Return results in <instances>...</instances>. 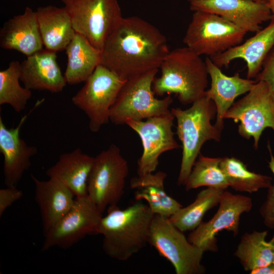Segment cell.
Listing matches in <instances>:
<instances>
[{
    "label": "cell",
    "instance_id": "1",
    "mask_svg": "<svg viewBox=\"0 0 274 274\" xmlns=\"http://www.w3.org/2000/svg\"><path fill=\"white\" fill-rule=\"evenodd\" d=\"M169 51L154 25L138 16L123 17L104 45L101 64L127 80L159 69Z\"/></svg>",
    "mask_w": 274,
    "mask_h": 274
},
{
    "label": "cell",
    "instance_id": "2",
    "mask_svg": "<svg viewBox=\"0 0 274 274\" xmlns=\"http://www.w3.org/2000/svg\"><path fill=\"white\" fill-rule=\"evenodd\" d=\"M154 214L142 201L124 209L117 205L109 207L102 216L98 234L102 236V247L110 257L128 260L148 244L149 233Z\"/></svg>",
    "mask_w": 274,
    "mask_h": 274
},
{
    "label": "cell",
    "instance_id": "3",
    "mask_svg": "<svg viewBox=\"0 0 274 274\" xmlns=\"http://www.w3.org/2000/svg\"><path fill=\"white\" fill-rule=\"evenodd\" d=\"M159 68L160 76L155 78L152 86L155 95L174 93L184 105L204 95L209 76L205 60L188 47L169 51Z\"/></svg>",
    "mask_w": 274,
    "mask_h": 274
},
{
    "label": "cell",
    "instance_id": "4",
    "mask_svg": "<svg viewBox=\"0 0 274 274\" xmlns=\"http://www.w3.org/2000/svg\"><path fill=\"white\" fill-rule=\"evenodd\" d=\"M170 111L177 120L176 133L182 145L178 184L185 185L204 143L209 140L219 142L222 130L211 124L216 107L205 94L187 109L176 108Z\"/></svg>",
    "mask_w": 274,
    "mask_h": 274
},
{
    "label": "cell",
    "instance_id": "5",
    "mask_svg": "<svg viewBox=\"0 0 274 274\" xmlns=\"http://www.w3.org/2000/svg\"><path fill=\"white\" fill-rule=\"evenodd\" d=\"M158 69L127 80L121 88L110 113V121L123 125L130 120L141 121L170 112V95L162 99L155 96L152 86Z\"/></svg>",
    "mask_w": 274,
    "mask_h": 274
},
{
    "label": "cell",
    "instance_id": "6",
    "mask_svg": "<svg viewBox=\"0 0 274 274\" xmlns=\"http://www.w3.org/2000/svg\"><path fill=\"white\" fill-rule=\"evenodd\" d=\"M246 32L223 17L208 12H194L183 43L198 55L211 58L241 44Z\"/></svg>",
    "mask_w": 274,
    "mask_h": 274
},
{
    "label": "cell",
    "instance_id": "7",
    "mask_svg": "<svg viewBox=\"0 0 274 274\" xmlns=\"http://www.w3.org/2000/svg\"><path fill=\"white\" fill-rule=\"evenodd\" d=\"M128 173L127 161L115 145L111 144L94 157L87 195L102 213L109 207L117 205L121 199Z\"/></svg>",
    "mask_w": 274,
    "mask_h": 274
},
{
    "label": "cell",
    "instance_id": "8",
    "mask_svg": "<svg viewBox=\"0 0 274 274\" xmlns=\"http://www.w3.org/2000/svg\"><path fill=\"white\" fill-rule=\"evenodd\" d=\"M126 81L100 64L73 96L72 103L88 117L91 131L109 122L111 108Z\"/></svg>",
    "mask_w": 274,
    "mask_h": 274
},
{
    "label": "cell",
    "instance_id": "9",
    "mask_svg": "<svg viewBox=\"0 0 274 274\" xmlns=\"http://www.w3.org/2000/svg\"><path fill=\"white\" fill-rule=\"evenodd\" d=\"M76 33L101 51L123 17L117 0H61Z\"/></svg>",
    "mask_w": 274,
    "mask_h": 274
},
{
    "label": "cell",
    "instance_id": "10",
    "mask_svg": "<svg viewBox=\"0 0 274 274\" xmlns=\"http://www.w3.org/2000/svg\"><path fill=\"white\" fill-rule=\"evenodd\" d=\"M148 244L170 262L177 274H200L205 271L201 263L203 252L191 244L168 218L154 215Z\"/></svg>",
    "mask_w": 274,
    "mask_h": 274
},
{
    "label": "cell",
    "instance_id": "11",
    "mask_svg": "<svg viewBox=\"0 0 274 274\" xmlns=\"http://www.w3.org/2000/svg\"><path fill=\"white\" fill-rule=\"evenodd\" d=\"M224 119L239 122V134L248 140L253 138L257 149L262 132L268 127L274 132V98L267 84L256 81L245 96L233 103Z\"/></svg>",
    "mask_w": 274,
    "mask_h": 274
},
{
    "label": "cell",
    "instance_id": "12",
    "mask_svg": "<svg viewBox=\"0 0 274 274\" xmlns=\"http://www.w3.org/2000/svg\"><path fill=\"white\" fill-rule=\"evenodd\" d=\"M102 216L88 195L76 197L71 209L44 235L42 251L67 249L87 235L98 234Z\"/></svg>",
    "mask_w": 274,
    "mask_h": 274
},
{
    "label": "cell",
    "instance_id": "13",
    "mask_svg": "<svg viewBox=\"0 0 274 274\" xmlns=\"http://www.w3.org/2000/svg\"><path fill=\"white\" fill-rule=\"evenodd\" d=\"M219 204L213 217L207 222H202L188 237L191 244L203 252L218 250L216 236L220 231L226 230L236 236L241 215L249 212L252 207L250 197L233 194L226 190L222 193Z\"/></svg>",
    "mask_w": 274,
    "mask_h": 274
},
{
    "label": "cell",
    "instance_id": "14",
    "mask_svg": "<svg viewBox=\"0 0 274 274\" xmlns=\"http://www.w3.org/2000/svg\"><path fill=\"white\" fill-rule=\"evenodd\" d=\"M174 119L170 111L146 121L130 120L126 122L125 124L139 135L143 145V153L138 163V176L154 173L161 154L180 148L172 130Z\"/></svg>",
    "mask_w": 274,
    "mask_h": 274
},
{
    "label": "cell",
    "instance_id": "15",
    "mask_svg": "<svg viewBox=\"0 0 274 274\" xmlns=\"http://www.w3.org/2000/svg\"><path fill=\"white\" fill-rule=\"evenodd\" d=\"M190 9L217 14L246 32L258 31L272 17L268 4L251 0H190Z\"/></svg>",
    "mask_w": 274,
    "mask_h": 274
},
{
    "label": "cell",
    "instance_id": "16",
    "mask_svg": "<svg viewBox=\"0 0 274 274\" xmlns=\"http://www.w3.org/2000/svg\"><path fill=\"white\" fill-rule=\"evenodd\" d=\"M40 104L39 101L24 115L15 128H7L0 116V152L4 156L3 173L6 186H16L24 172L30 167V158L37 153L35 146L28 145L20 138V130L28 116Z\"/></svg>",
    "mask_w": 274,
    "mask_h": 274
},
{
    "label": "cell",
    "instance_id": "17",
    "mask_svg": "<svg viewBox=\"0 0 274 274\" xmlns=\"http://www.w3.org/2000/svg\"><path fill=\"white\" fill-rule=\"evenodd\" d=\"M274 47V17L264 28L244 43L210 58L219 67H227L233 60L242 59L247 64V78H256L267 55Z\"/></svg>",
    "mask_w": 274,
    "mask_h": 274
},
{
    "label": "cell",
    "instance_id": "18",
    "mask_svg": "<svg viewBox=\"0 0 274 274\" xmlns=\"http://www.w3.org/2000/svg\"><path fill=\"white\" fill-rule=\"evenodd\" d=\"M56 52L42 49L20 63V80L30 90L61 92L66 82L56 61Z\"/></svg>",
    "mask_w": 274,
    "mask_h": 274
},
{
    "label": "cell",
    "instance_id": "19",
    "mask_svg": "<svg viewBox=\"0 0 274 274\" xmlns=\"http://www.w3.org/2000/svg\"><path fill=\"white\" fill-rule=\"evenodd\" d=\"M204 60L211 80V87L206 91L204 94L215 104L216 120L215 125L222 130L224 115L233 104L235 99L249 92L256 81L242 78L237 73L228 76L222 72L220 67L209 57H207Z\"/></svg>",
    "mask_w": 274,
    "mask_h": 274
},
{
    "label": "cell",
    "instance_id": "20",
    "mask_svg": "<svg viewBox=\"0 0 274 274\" xmlns=\"http://www.w3.org/2000/svg\"><path fill=\"white\" fill-rule=\"evenodd\" d=\"M31 177L44 235L71 209L76 197L65 185L55 178L42 181L32 175Z\"/></svg>",
    "mask_w": 274,
    "mask_h": 274
},
{
    "label": "cell",
    "instance_id": "21",
    "mask_svg": "<svg viewBox=\"0 0 274 274\" xmlns=\"http://www.w3.org/2000/svg\"><path fill=\"white\" fill-rule=\"evenodd\" d=\"M0 46L26 56L43 49L36 11L26 7L23 14L6 22L0 31Z\"/></svg>",
    "mask_w": 274,
    "mask_h": 274
},
{
    "label": "cell",
    "instance_id": "22",
    "mask_svg": "<svg viewBox=\"0 0 274 274\" xmlns=\"http://www.w3.org/2000/svg\"><path fill=\"white\" fill-rule=\"evenodd\" d=\"M94 157L83 153L79 148L61 154L55 164L46 172L65 185L76 197L87 195L88 181Z\"/></svg>",
    "mask_w": 274,
    "mask_h": 274
},
{
    "label": "cell",
    "instance_id": "23",
    "mask_svg": "<svg viewBox=\"0 0 274 274\" xmlns=\"http://www.w3.org/2000/svg\"><path fill=\"white\" fill-rule=\"evenodd\" d=\"M36 12L46 49L55 52L65 50L76 31L65 8L48 5L39 7Z\"/></svg>",
    "mask_w": 274,
    "mask_h": 274
},
{
    "label": "cell",
    "instance_id": "24",
    "mask_svg": "<svg viewBox=\"0 0 274 274\" xmlns=\"http://www.w3.org/2000/svg\"><path fill=\"white\" fill-rule=\"evenodd\" d=\"M166 174L162 171L132 178L131 188L136 201L145 200L154 215L169 218L183 207L168 195L164 187Z\"/></svg>",
    "mask_w": 274,
    "mask_h": 274
},
{
    "label": "cell",
    "instance_id": "25",
    "mask_svg": "<svg viewBox=\"0 0 274 274\" xmlns=\"http://www.w3.org/2000/svg\"><path fill=\"white\" fill-rule=\"evenodd\" d=\"M65 50L67 63L64 76L68 84L85 82L101 64V51L79 33L76 32Z\"/></svg>",
    "mask_w": 274,
    "mask_h": 274
},
{
    "label": "cell",
    "instance_id": "26",
    "mask_svg": "<svg viewBox=\"0 0 274 274\" xmlns=\"http://www.w3.org/2000/svg\"><path fill=\"white\" fill-rule=\"evenodd\" d=\"M224 190L207 187L198 193L192 203L186 207H182L168 218L169 220L183 232L192 231L202 222L205 213L219 203L221 194Z\"/></svg>",
    "mask_w": 274,
    "mask_h": 274
},
{
    "label": "cell",
    "instance_id": "27",
    "mask_svg": "<svg viewBox=\"0 0 274 274\" xmlns=\"http://www.w3.org/2000/svg\"><path fill=\"white\" fill-rule=\"evenodd\" d=\"M267 231H254L244 234L235 252L244 269L252 271L273 262L271 244L265 240Z\"/></svg>",
    "mask_w": 274,
    "mask_h": 274
},
{
    "label": "cell",
    "instance_id": "28",
    "mask_svg": "<svg viewBox=\"0 0 274 274\" xmlns=\"http://www.w3.org/2000/svg\"><path fill=\"white\" fill-rule=\"evenodd\" d=\"M220 167L229 186L236 191L252 193L261 188H269L272 185L270 177L249 170L236 158H221Z\"/></svg>",
    "mask_w": 274,
    "mask_h": 274
},
{
    "label": "cell",
    "instance_id": "29",
    "mask_svg": "<svg viewBox=\"0 0 274 274\" xmlns=\"http://www.w3.org/2000/svg\"><path fill=\"white\" fill-rule=\"evenodd\" d=\"M20 63L16 60L0 71V105L8 104L18 113L25 109L32 96L31 90L20 85Z\"/></svg>",
    "mask_w": 274,
    "mask_h": 274
},
{
    "label": "cell",
    "instance_id": "30",
    "mask_svg": "<svg viewBox=\"0 0 274 274\" xmlns=\"http://www.w3.org/2000/svg\"><path fill=\"white\" fill-rule=\"evenodd\" d=\"M221 158H213L199 154L185 186L186 191L200 187H214L226 190L229 185L220 167Z\"/></svg>",
    "mask_w": 274,
    "mask_h": 274
},
{
    "label": "cell",
    "instance_id": "31",
    "mask_svg": "<svg viewBox=\"0 0 274 274\" xmlns=\"http://www.w3.org/2000/svg\"><path fill=\"white\" fill-rule=\"evenodd\" d=\"M270 154V161L268 167L274 175V156L270 146L269 143L267 145ZM268 189L266 199L261 206L259 212L263 219L264 224L269 228H274V184Z\"/></svg>",
    "mask_w": 274,
    "mask_h": 274
},
{
    "label": "cell",
    "instance_id": "32",
    "mask_svg": "<svg viewBox=\"0 0 274 274\" xmlns=\"http://www.w3.org/2000/svg\"><path fill=\"white\" fill-rule=\"evenodd\" d=\"M255 78L256 81H262L267 84L274 98V47L267 55Z\"/></svg>",
    "mask_w": 274,
    "mask_h": 274
},
{
    "label": "cell",
    "instance_id": "33",
    "mask_svg": "<svg viewBox=\"0 0 274 274\" xmlns=\"http://www.w3.org/2000/svg\"><path fill=\"white\" fill-rule=\"evenodd\" d=\"M23 196V192L16 186H7L0 189V216L15 202Z\"/></svg>",
    "mask_w": 274,
    "mask_h": 274
},
{
    "label": "cell",
    "instance_id": "34",
    "mask_svg": "<svg viewBox=\"0 0 274 274\" xmlns=\"http://www.w3.org/2000/svg\"><path fill=\"white\" fill-rule=\"evenodd\" d=\"M252 274H274V264L271 263L268 265L257 268L250 271Z\"/></svg>",
    "mask_w": 274,
    "mask_h": 274
},
{
    "label": "cell",
    "instance_id": "35",
    "mask_svg": "<svg viewBox=\"0 0 274 274\" xmlns=\"http://www.w3.org/2000/svg\"><path fill=\"white\" fill-rule=\"evenodd\" d=\"M268 5L270 9L272 16L274 17V0H269Z\"/></svg>",
    "mask_w": 274,
    "mask_h": 274
},
{
    "label": "cell",
    "instance_id": "36",
    "mask_svg": "<svg viewBox=\"0 0 274 274\" xmlns=\"http://www.w3.org/2000/svg\"><path fill=\"white\" fill-rule=\"evenodd\" d=\"M270 244L272 245V249H273V263L274 264V234L271 240L269 241Z\"/></svg>",
    "mask_w": 274,
    "mask_h": 274
},
{
    "label": "cell",
    "instance_id": "37",
    "mask_svg": "<svg viewBox=\"0 0 274 274\" xmlns=\"http://www.w3.org/2000/svg\"><path fill=\"white\" fill-rule=\"evenodd\" d=\"M251 1H254L255 2H257V3L267 4H268V3L269 2V0H251Z\"/></svg>",
    "mask_w": 274,
    "mask_h": 274
}]
</instances>
